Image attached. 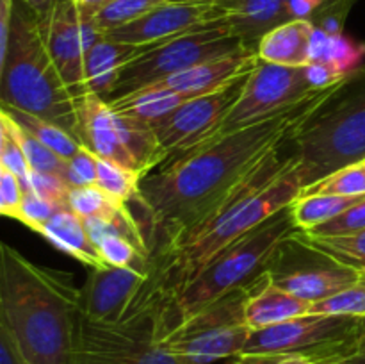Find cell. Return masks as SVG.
Masks as SVG:
<instances>
[{"label": "cell", "mask_w": 365, "mask_h": 364, "mask_svg": "<svg viewBox=\"0 0 365 364\" xmlns=\"http://www.w3.org/2000/svg\"><path fill=\"white\" fill-rule=\"evenodd\" d=\"M187 100V96H184L182 93L166 88L160 82H155V84H150L107 103L116 114L138 118L146 123H155L173 113L175 109H178Z\"/></svg>", "instance_id": "cell-24"}, {"label": "cell", "mask_w": 365, "mask_h": 364, "mask_svg": "<svg viewBox=\"0 0 365 364\" xmlns=\"http://www.w3.org/2000/svg\"><path fill=\"white\" fill-rule=\"evenodd\" d=\"M148 45H130L103 36L86 57V86L107 102L125 66L141 56Z\"/></svg>", "instance_id": "cell-21"}, {"label": "cell", "mask_w": 365, "mask_h": 364, "mask_svg": "<svg viewBox=\"0 0 365 364\" xmlns=\"http://www.w3.org/2000/svg\"><path fill=\"white\" fill-rule=\"evenodd\" d=\"M217 4L228 31L255 52L267 32L294 20L285 0H220Z\"/></svg>", "instance_id": "cell-19"}, {"label": "cell", "mask_w": 365, "mask_h": 364, "mask_svg": "<svg viewBox=\"0 0 365 364\" xmlns=\"http://www.w3.org/2000/svg\"><path fill=\"white\" fill-rule=\"evenodd\" d=\"M296 231L298 228L289 206L214 257L180 291L168 298V334L182 321L202 313L223 296L246 288L266 273L280 243Z\"/></svg>", "instance_id": "cell-7"}, {"label": "cell", "mask_w": 365, "mask_h": 364, "mask_svg": "<svg viewBox=\"0 0 365 364\" xmlns=\"http://www.w3.org/2000/svg\"><path fill=\"white\" fill-rule=\"evenodd\" d=\"M39 236L52 243L61 252L68 253L70 257L77 259L78 263L86 264L91 270L95 268H106L109 264L103 261L98 246L93 243L84 220L70 207H63L57 211L39 231Z\"/></svg>", "instance_id": "cell-22"}, {"label": "cell", "mask_w": 365, "mask_h": 364, "mask_svg": "<svg viewBox=\"0 0 365 364\" xmlns=\"http://www.w3.org/2000/svg\"><path fill=\"white\" fill-rule=\"evenodd\" d=\"M73 2L77 4L82 11H86V13H89L95 16V14L98 13L103 6H107V4L113 2V0H73Z\"/></svg>", "instance_id": "cell-46"}, {"label": "cell", "mask_w": 365, "mask_h": 364, "mask_svg": "<svg viewBox=\"0 0 365 364\" xmlns=\"http://www.w3.org/2000/svg\"><path fill=\"white\" fill-rule=\"evenodd\" d=\"M150 277L139 268H95L81 288V316L98 323H116Z\"/></svg>", "instance_id": "cell-16"}, {"label": "cell", "mask_w": 365, "mask_h": 364, "mask_svg": "<svg viewBox=\"0 0 365 364\" xmlns=\"http://www.w3.org/2000/svg\"><path fill=\"white\" fill-rule=\"evenodd\" d=\"M302 195L365 196V161L334 171L305 189Z\"/></svg>", "instance_id": "cell-31"}, {"label": "cell", "mask_w": 365, "mask_h": 364, "mask_svg": "<svg viewBox=\"0 0 365 364\" xmlns=\"http://www.w3.org/2000/svg\"><path fill=\"white\" fill-rule=\"evenodd\" d=\"M78 318L81 289L70 273L0 245V325L27 364H71Z\"/></svg>", "instance_id": "cell-3"}, {"label": "cell", "mask_w": 365, "mask_h": 364, "mask_svg": "<svg viewBox=\"0 0 365 364\" xmlns=\"http://www.w3.org/2000/svg\"><path fill=\"white\" fill-rule=\"evenodd\" d=\"M170 2H178V4H216L220 0H170Z\"/></svg>", "instance_id": "cell-48"}, {"label": "cell", "mask_w": 365, "mask_h": 364, "mask_svg": "<svg viewBox=\"0 0 365 364\" xmlns=\"http://www.w3.org/2000/svg\"><path fill=\"white\" fill-rule=\"evenodd\" d=\"M0 125H4V127L11 132V136L16 139V143L20 145L21 152H24L31 170L59 175V177L64 178L68 164L66 159L57 156V153L53 152V150H50L46 145H43L36 136H32L31 132L25 131L20 123H16V121H14L13 118L7 116V114L0 113Z\"/></svg>", "instance_id": "cell-28"}, {"label": "cell", "mask_w": 365, "mask_h": 364, "mask_svg": "<svg viewBox=\"0 0 365 364\" xmlns=\"http://www.w3.org/2000/svg\"><path fill=\"white\" fill-rule=\"evenodd\" d=\"M250 74L235 79L234 82L217 91L189 98L173 113L152 123L157 139L166 152L168 161L195 148L220 123L221 118L241 96Z\"/></svg>", "instance_id": "cell-14"}, {"label": "cell", "mask_w": 365, "mask_h": 364, "mask_svg": "<svg viewBox=\"0 0 365 364\" xmlns=\"http://www.w3.org/2000/svg\"><path fill=\"white\" fill-rule=\"evenodd\" d=\"M291 143L303 191L341 168L364 163L365 64L344 79Z\"/></svg>", "instance_id": "cell-5"}, {"label": "cell", "mask_w": 365, "mask_h": 364, "mask_svg": "<svg viewBox=\"0 0 365 364\" xmlns=\"http://www.w3.org/2000/svg\"><path fill=\"white\" fill-rule=\"evenodd\" d=\"M68 203L73 213H77L82 220L86 218H107L113 216L121 207L128 206L127 202L114 198L100 186H86V188H71Z\"/></svg>", "instance_id": "cell-30"}, {"label": "cell", "mask_w": 365, "mask_h": 364, "mask_svg": "<svg viewBox=\"0 0 365 364\" xmlns=\"http://www.w3.org/2000/svg\"><path fill=\"white\" fill-rule=\"evenodd\" d=\"M360 231H365V196L348 211L335 216L334 220L317 225L312 231H307L305 234L316 236V238H331V236L355 234Z\"/></svg>", "instance_id": "cell-36"}, {"label": "cell", "mask_w": 365, "mask_h": 364, "mask_svg": "<svg viewBox=\"0 0 365 364\" xmlns=\"http://www.w3.org/2000/svg\"><path fill=\"white\" fill-rule=\"evenodd\" d=\"M285 2H287V0H285Z\"/></svg>", "instance_id": "cell-49"}, {"label": "cell", "mask_w": 365, "mask_h": 364, "mask_svg": "<svg viewBox=\"0 0 365 364\" xmlns=\"http://www.w3.org/2000/svg\"><path fill=\"white\" fill-rule=\"evenodd\" d=\"M164 2L168 0H113L95 14V21L100 31L106 34L113 29L123 27V25L138 20L143 14Z\"/></svg>", "instance_id": "cell-33"}, {"label": "cell", "mask_w": 365, "mask_h": 364, "mask_svg": "<svg viewBox=\"0 0 365 364\" xmlns=\"http://www.w3.org/2000/svg\"><path fill=\"white\" fill-rule=\"evenodd\" d=\"M77 100L46 49L39 18L20 0H0V102L45 118L81 141Z\"/></svg>", "instance_id": "cell-4"}, {"label": "cell", "mask_w": 365, "mask_h": 364, "mask_svg": "<svg viewBox=\"0 0 365 364\" xmlns=\"http://www.w3.org/2000/svg\"><path fill=\"white\" fill-rule=\"evenodd\" d=\"M0 364H27L9 332L0 325Z\"/></svg>", "instance_id": "cell-44"}, {"label": "cell", "mask_w": 365, "mask_h": 364, "mask_svg": "<svg viewBox=\"0 0 365 364\" xmlns=\"http://www.w3.org/2000/svg\"><path fill=\"white\" fill-rule=\"evenodd\" d=\"M31 191L38 193L43 198L50 200L52 203H56L57 207H70L68 203V196H70L71 186L64 181L63 177L53 173H43V171L31 170L29 175V188Z\"/></svg>", "instance_id": "cell-38"}, {"label": "cell", "mask_w": 365, "mask_h": 364, "mask_svg": "<svg viewBox=\"0 0 365 364\" xmlns=\"http://www.w3.org/2000/svg\"><path fill=\"white\" fill-rule=\"evenodd\" d=\"M64 181L71 188H86V186H96V153L86 145L81 146L71 159H68Z\"/></svg>", "instance_id": "cell-40"}, {"label": "cell", "mask_w": 365, "mask_h": 364, "mask_svg": "<svg viewBox=\"0 0 365 364\" xmlns=\"http://www.w3.org/2000/svg\"><path fill=\"white\" fill-rule=\"evenodd\" d=\"M365 343L364 316L305 314L253 330L242 353H289L328 364H342Z\"/></svg>", "instance_id": "cell-8"}, {"label": "cell", "mask_w": 365, "mask_h": 364, "mask_svg": "<svg viewBox=\"0 0 365 364\" xmlns=\"http://www.w3.org/2000/svg\"><path fill=\"white\" fill-rule=\"evenodd\" d=\"M342 364H365V343L362 345V348L355 353V355L349 357V359Z\"/></svg>", "instance_id": "cell-47"}, {"label": "cell", "mask_w": 365, "mask_h": 364, "mask_svg": "<svg viewBox=\"0 0 365 364\" xmlns=\"http://www.w3.org/2000/svg\"><path fill=\"white\" fill-rule=\"evenodd\" d=\"M257 63H259V54L245 49L228 54V56L216 57V59L203 61L196 66L164 79L160 84L182 93L187 98H195V96L217 91L234 82L235 79L250 74L257 66Z\"/></svg>", "instance_id": "cell-18"}, {"label": "cell", "mask_w": 365, "mask_h": 364, "mask_svg": "<svg viewBox=\"0 0 365 364\" xmlns=\"http://www.w3.org/2000/svg\"><path fill=\"white\" fill-rule=\"evenodd\" d=\"M59 209L61 207H57L56 203H52L50 200L43 198L38 193L27 189L24 196V202H21L20 209L14 214L13 220H16L18 223L25 225V227L31 228L32 232L39 234L43 225H45Z\"/></svg>", "instance_id": "cell-37"}, {"label": "cell", "mask_w": 365, "mask_h": 364, "mask_svg": "<svg viewBox=\"0 0 365 364\" xmlns=\"http://www.w3.org/2000/svg\"><path fill=\"white\" fill-rule=\"evenodd\" d=\"M103 261L109 266L116 268H139V270H150V257L143 256L132 243L127 239L107 236L102 241L96 243Z\"/></svg>", "instance_id": "cell-35"}, {"label": "cell", "mask_w": 365, "mask_h": 364, "mask_svg": "<svg viewBox=\"0 0 365 364\" xmlns=\"http://www.w3.org/2000/svg\"><path fill=\"white\" fill-rule=\"evenodd\" d=\"M339 84L317 89L299 102L235 131L217 141L171 157L146 175L135 202L145 209L155 246L164 248L210 216L264 157L282 148L307 120L327 102Z\"/></svg>", "instance_id": "cell-1"}, {"label": "cell", "mask_w": 365, "mask_h": 364, "mask_svg": "<svg viewBox=\"0 0 365 364\" xmlns=\"http://www.w3.org/2000/svg\"><path fill=\"white\" fill-rule=\"evenodd\" d=\"M245 49L248 46L235 38L223 21L205 25L168 41L148 45L141 56L125 66L107 102L164 81L203 61L216 59Z\"/></svg>", "instance_id": "cell-10"}, {"label": "cell", "mask_w": 365, "mask_h": 364, "mask_svg": "<svg viewBox=\"0 0 365 364\" xmlns=\"http://www.w3.org/2000/svg\"><path fill=\"white\" fill-rule=\"evenodd\" d=\"M310 313L365 318V273L355 284L335 293L334 296H328V298L319 300V302H314Z\"/></svg>", "instance_id": "cell-34"}, {"label": "cell", "mask_w": 365, "mask_h": 364, "mask_svg": "<svg viewBox=\"0 0 365 364\" xmlns=\"http://www.w3.org/2000/svg\"><path fill=\"white\" fill-rule=\"evenodd\" d=\"M364 196H334V195H299L291 203L292 220L298 231H312L317 225L334 220L360 202Z\"/></svg>", "instance_id": "cell-27"}, {"label": "cell", "mask_w": 365, "mask_h": 364, "mask_svg": "<svg viewBox=\"0 0 365 364\" xmlns=\"http://www.w3.org/2000/svg\"><path fill=\"white\" fill-rule=\"evenodd\" d=\"M77 114L82 145L88 146L102 159H109L128 170L139 171L134 157L121 138L116 113L106 100L88 91L77 100Z\"/></svg>", "instance_id": "cell-17"}, {"label": "cell", "mask_w": 365, "mask_h": 364, "mask_svg": "<svg viewBox=\"0 0 365 364\" xmlns=\"http://www.w3.org/2000/svg\"><path fill=\"white\" fill-rule=\"evenodd\" d=\"M312 303L278 288L269 275L262 273L252 285L245 303V320L252 330L273 327L310 314Z\"/></svg>", "instance_id": "cell-20"}, {"label": "cell", "mask_w": 365, "mask_h": 364, "mask_svg": "<svg viewBox=\"0 0 365 364\" xmlns=\"http://www.w3.org/2000/svg\"><path fill=\"white\" fill-rule=\"evenodd\" d=\"M316 25L309 20H291L278 25L260 39L257 54L262 61L280 66L303 68L310 64V38Z\"/></svg>", "instance_id": "cell-23"}, {"label": "cell", "mask_w": 365, "mask_h": 364, "mask_svg": "<svg viewBox=\"0 0 365 364\" xmlns=\"http://www.w3.org/2000/svg\"><path fill=\"white\" fill-rule=\"evenodd\" d=\"M168 293L150 277L116 323L78 318L71 364H182L163 346L168 335Z\"/></svg>", "instance_id": "cell-6"}, {"label": "cell", "mask_w": 365, "mask_h": 364, "mask_svg": "<svg viewBox=\"0 0 365 364\" xmlns=\"http://www.w3.org/2000/svg\"><path fill=\"white\" fill-rule=\"evenodd\" d=\"M20 2H24L25 6L39 18V21H41L52 13L53 7H56L61 0H20Z\"/></svg>", "instance_id": "cell-45"}, {"label": "cell", "mask_w": 365, "mask_h": 364, "mask_svg": "<svg viewBox=\"0 0 365 364\" xmlns=\"http://www.w3.org/2000/svg\"><path fill=\"white\" fill-rule=\"evenodd\" d=\"M0 113L13 118L16 123H20L21 127L25 128V131H29L32 136H36L43 145L48 146L50 150H53V152H56L57 156L63 157V159H71V157L81 150L82 143L78 141L75 136H71L70 132L64 131L59 125L45 120V118L36 116V114L21 111L18 109V107L6 106V103H0Z\"/></svg>", "instance_id": "cell-26"}, {"label": "cell", "mask_w": 365, "mask_h": 364, "mask_svg": "<svg viewBox=\"0 0 365 364\" xmlns=\"http://www.w3.org/2000/svg\"><path fill=\"white\" fill-rule=\"evenodd\" d=\"M266 273L278 288L314 303L355 284L365 271L335 259L296 231L280 243Z\"/></svg>", "instance_id": "cell-11"}, {"label": "cell", "mask_w": 365, "mask_h": 364, "mask_svg": "<svg viewBox=\"0 0 365 364\" xmlns=\"http://www.w3.org/2000/svg\"><path fill=\"white\" fill-rule=\"evenodd\" d=\"M314 91L317 89H314L307 79V66H280V64L266 63L259 57V63L250 74L241 96L221 118L220 123L196 146L217 141L232 132L250 127V125L299 102Z\"/></svg>", "instance_id": "cell-12"}, {"label": "cell", "mask_w": 365, "mask_h": 364, "mask_svg": "<svg viewBox=\"0 0 365 364\" xmlns=\"http://www.w3.org/2000/svg\"><path fill=\"white\" fill-rule=\"evenodd\" d=\"M46 49L59 68L64 82L77 98L88 93L86 57L103 38L95 16L82 11L73 0H61L41 20Z\"/></svg>", "instance_id": "cell-13"}, {"label": "cell", "mask_w": 365, "mask_h": 364, "mask_svg": "<svg viewBox=\"0 0 365 364\" xmlns=\"http://www.w3.org/2000/svg\"><path fill=\"white\" fill-rule=\"evenodd\" d=\"M348 75H341L334 70L331 66H328L327 63H310L307 66V79H309L310 86L314 89H327L330 86L339 84L341 81Z\"/></svg>", "instance_id": "cell-43"}, {"label": "cell", "mask_w": 365, "mask_h": 364, "mask_svg": "<svg viewBox=\"0 0 365 364\" xmlns=\"http://www.w3.org/2000/svg\"><path fill=\"white\" fill-rule=\"evenodd\" d=\"M25 196V186L9 170L0 166V213L13 220Z\"/></svg>", "instance_id": "cell-41"}, {"label": "cell", "mask_w": 365, "mask_h": 364, "mask_svg": "<svg viewBox=\"0 0 365 364\" xmlns=\"http://www.w3.org/2000/svg\"><path fill=\"white\" fill-rule=\"evenodd\" d=\"M225 364H328L289 353H239Z\"/></svg>", "instance_id": "cell-42"}, {"label": "cell", "mask_w": 365, "mask_h": 364, "mask_svg": "<svg viewBox=\"0 0 365 364\" xmlns=\"http://www.w3.org/2000/svg\"><path fill=\"white\" fill-rule=\"evenodd\" d=\"M143 178L145 175L139 171L128 170L121 164L96 156V186L121 202L128 203L130 200H138Z\"/></svg>", "instance_id": "cell-29"}, {"label": "cell", "mask_w": 365, "mask_h": 364, "mask_svg": "<svg viewBox=\"0 0 365 364\" xmlns=\"http://www.w3.org/2000/svg\"><path fill=\"white\" fill-rule=\"evenodd\" d=\"M298 232L303 239L334 256L335 259L342 261L356 270L365 271V231L348 236H331V238H316V236H309L302 231Z\"/></svg>", "instance_id": "cell-32"}, {"label": "cell", "mask_w": 365, "mask_h": 364, "mask_svg": "<svg viewBox=\"0 0 365 364\" xmlns=\"http://www.w3.org/2000/svg\"><path fill=\"white\" fill-rule=\"evenodd\" d=\"M365 43L341 34H328L319 27H314L310 38V63H327L337 74L349 75L364 64Z\"/></svg>", "instance_id": "cell-25"}, {"label": "cell", "mask_w": 365, "mask_h": 364, "mask_svg": "<svg viewBox=\"0 0 365 364\" xmlns=\"http://www.w3.org/2000/svg\"><path fill=\"white\" fill-rule=\"evenodd\" d=\"M282 150L284 146L267 153L230 189L207 220L171 245L152 252L150 270L159 278L168 298L180 291L214 257L302 195L296 157L282 156Z\"/></svg>", "instance_id": "cell-2"}, {"label": "cell", "mask_w": 365, "mask_h": 364, "mask_svg": "<svg viewBox=\"0 0 365 364\" xmlns=\"http://www.w3.org/2000/svg\"><path fill=\"white\" fill-rule=\"evenodd\" d=\"M252 285L253 282L182 321L164 338V348L182 364H212L242 353L253 332L245 320Z\"/></svg>", "instance_id": "cell-9"}, {"label": "cell", "mask_w": 365, "mask_h": 364, "mask_svg": "<svg viewBox=\"0 0 365 364\" xmlns=\"http://www.w3.org/2000/svg\"><path fill=\"white\" fill-rule=\"evenodd\" d=\"M220 4H178L164 2L153 7L138 20L106 32V38L130 45H155L205 25L223 21Z\"/></svg>", "instance_id": "cell-15"}, {"label": "cell", "mask_w": 365, "mask_h": 364, "mask_svg": "<svg viewBox=\"0 0 365 364\" xmlns=\"http://www.w3.org/2000/svg\"><path fill=\"white\" fill-rule=\"evenodd\" d=\"M0 166L16 175L24 182L25 191H27L31 166H29L27 159H25L16 139L11 136V132L4 125H0Z\"/></svg>", "instance_id": "cell-39"}]
</instances>
